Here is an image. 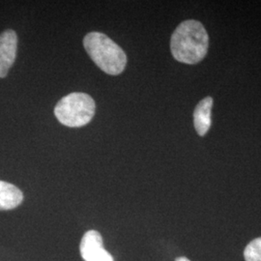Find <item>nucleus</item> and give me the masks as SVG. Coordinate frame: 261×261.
<instances>
[{"label": "nucleus", "mask_w": 261, "mask_h": 261, "mask_svg": "<svg viewBox=\"0 0 261 261\" xmlns=\"http://www.w3.org/2000/svg\"><path fill=\"white\" fill-rule=\"evenodd\" d=\"M96 105L85 93H71L63 97L55 109L58 121L67 127L77 128L88 124L93 118Z\"/></svg>", "instance_id": "nucleus-3"}, {"label": "nucleus", "mask_w": 261, "mask_h": 261, "mask_svg": "<svg viewBox=\"0 0 261 261\" xmlns=\"http://www.w3.org/2000/svg\"><path fill=\"white\" fill-rule=\"evenodd\" d=\"M246 261H261V237L250 243L244 252Z\"/></svg>", "instance_id": "nucleus-8"}, {"label": "nucleus", "mask_w": 261, "mask_h": 261, "mask_svg": "<svg viewBox=\"0 0 261 261\" xmlns=\"http://www.w3.org/2000/svg\"><path fill=\"white\" fill-rule=\"evenodd\" d=\"M175 261H191L189 260L187 257H184V256H181V257H178L175 259Z\"/></svg>", "instance_id": "nucleus-9"}, {"label": "nucleus", "mask_w": 261, "mask_h": 261, "mask_svg": "<svg viewBox=\"0 0 261 261\" xmlns=\"http://www.w3.org/2000/svg\"><path fill=\"white\" fill-rule=\"evenodd\" d=\"M80 251L85 261H114L112 254L103 249L102 235L96 230L84 234Z\"/></svg>", "instance_id": "nucleus-4"}, {"label": "nucleus", "mask_w": 261, "mask_h": 261, "mask_svg": "<svg viewBox=\"0 0 261 261\" xmlns=\"http://www.w3.org/2000/svg\"><path fill=\"white\" fill-rule=\"evenodd\" d=\"M209 37L201 22L188 19L178 25L170 40V49L173 57L185 64H196L206 55Z\"/></svg>", "instance_id": "nucleus-1"}, {"label": "nucleus", "mask_w": 261, "mask_h": 261, "mask_svg": "<svg viewBox=\"0 0 261 261\" xmlns=\"http://www.w3.org/2000/svg\"><path fill=\"white\" fill-rule=\"evenodd\" d=\"M213 106V99L206 97L197 103L194 112V124L196 133L203 137L211 127V112Z\"/></svg>", "instance_id": "nucleus-6"}, {"label": "nucleus", "mask_w": 261, "mask_h": 261, "mask_svg": "<svg viewBox=\"0 0 261 261\" xmlns=\"http://www.w3.org/2000/svg\"><path fill=\"white\" fill-rule=\"evenodd\" d=\"M23 195L19 188L0 181V210L14 209L22 202Z\"/></svg>", "instance_id": "nucleus-7"}, {"label": "nucleus", "mask_w": 261, "mask_h": 261, "mask_svg": "<svg viewBox=\"0 0 261 261\" xmlns=\"http://www.w3.org/2000/svg\"><path fill=\"white\" fill-rule=\"evenodd\" d=\"M18 36L14 30L8 29L0 34V77L8 75L17 56Z\"/></svg>", "instance_id": "nucleus-5"}, {"label": "nucleus", "mask_w": 261, "mask_h": 261, "mask_svg": "<svg viewBox=\"0 0 261 261\" xmlns=\"http://www.w3.org/2000/svg\"><path fill=\"white\" fill-rule=\"evenodd\" d=\"M84 46L94 63L108 75L121 74L127 64L124 50L112 39L100 32L88 33Z\"/></svg>", "instance_id": "nucleus-2"}]
</instances>
